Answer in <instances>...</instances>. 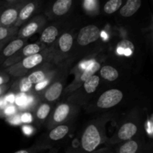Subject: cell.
<instances>
[{
    "label": "cell",
    "instance_id": "7",
    "mask_svg": "<svg viewBox=\"0 0 153 153\" xmlns=\"http://www.w3.org/2000/svg\"><path fill=\"white\" fill-rule=\"evenodd\" d=\"M19 10L14 7H9L0 11V27H10L16 22Z\"/></svg>",
    "mask_w": 153,
    "mask_h": 153
},
{
    "label": "cell",
    "instance_id": "9",
    "mask_svg": "<svg viewBox=\"0 0 153 153\" xmlns=\"http://www.w3.org/2000/svg\"><path fill=\"white\" fill-rule=\"evenodd\" d=\"M141 3L140 0H128L124 6L121 7L120 13L123 17H130L139 10Z\"/></svg>",
    "mask_w": 153,
    "mask_h": 153
},
{
    "label": "cell",
    "instance_id": "2",
    "mask_svg": "<svg viewBox=\"0 0 153 153\" xmlns=\"http://www.w3.org/2000/svg\"><path fill=\"white\" fill-rule=\"evenodd\" d=\"M102 136L98 127L94 124L89 125L82 136L81 146L86 152H92L101 144Z\"/></svg>",
    "mask_w": 153,
    "mask_h": 153
},
{
    "label": "cell",
    "instance_id": "33",
    "mask_svg": "<svg viewBox=\"0 0 153 153\" xmlns=\"http://www.w3.org/2000/svg\"><path fill=\"white\" fill-rule=\"evenodd\" d=\"M147 125H148V127H146V130L148 131V132L149 133V134H152V122H147Z\"/></svg>",
    "mask_w": 153,
    "mask_h": 153
},
{
    "label": "cell",
    "instance_id": "24",
    "mask_svg": "<svg viewBox=\"0 0 153 153\" xmlns=\"http://www.w3.org/2000/svg\"><path fill=\"white\" fill-rule=\"evenodd\" d=\"M15 27H0V43L7 42L16 32Z\"/></svg>",
    "mask_w": 153,
    "mask_h": 153
},
{
    "label": "cell",
    "instance_id": "15",
    "mask_svg": "<svg viewBox=\"0 0 153 153\" xmlns=\"http://www.w3.org/2000/svg\"><path fill=\"white\" fill-rule=\"evenodd\" d=\"M58 34V28L56 27L51 25V26L47 27L43 30L41 34L40 40L44 43H52L56 40V37Z\"/></svg>",
    "mask_w": 153,
    "mask_h": 153
},
{
    "label": "cell",
    "instance_id": "26",
    "mask_svg": "<svg viewBox=\"0 0 153 153\" xmlns=\"http://www.w3.org/2000/svg\"><path fill=\"white\" fill-rule=\"evenodd\" d=\"M51 111L50 105L48 104H42L41 105L39 106V108L37 110V113H36V116H37V119L40 120H43L47 117L49 115V112Z\"/></svg>",
    "mask_w": 153,
    "mask_h": 153
},
{
    "label": "cell",
    "instance_id": "30",
    "mask_svg": "<svg viewBox=\"0 0 153 153\" xmlns=\"http://www.w3.org/2000/svg\"><path fill=\"white\" fill-rule=\"evenodd\" d=\"M47 84H48V81L47 80L43 81V82H40V83H38V84H37V85H36L35 89L37 90V91H38V90H41L42 88H44L46 85H47Z\"/></svg>",
    "mask_w": 153,
    "mask_h": 153
},
{
    "label": "cell",
    "instance_id": "8",
    "mask_svg": "<svg viewBox=\"0 0 153 153\" xmlns=\"http://www.w3.org/2000/svg\"><path fill=\"white\" fill-rule=\"evenodd\" d=\"M137 131V127L133 123H124L122 126L120 128L117 132V138L121 140H127L131 139V137Z\"/></svg>",
    "mask_w": 153,
    "mask_h": 153
},
{
    "label": "cell",
    "instance_id": "29",
    "mask_svg": "<svg viewBox=\"0 0 153 153\" xmlns=\"http://www.w3.org/2000/svg\"><path fill=\"white\" fill-rule=\"evenodd\" d=\"M31 115L28 113H25L21 117V121L24 123H29L31 121Z\"/></svg>",
    "mask_w": 153,
    "mask_h": 153
},
{
    "label": "cell",
    "instance_id": "11",
    "mask_svg": "<svg viewBox=\"0 0 153 153\" xmlns=\"http://www.w3.org/2000/svg\"><path fill=\"white\" fill-rule=\"evenodd\" d=\"M70 112V106L68 104H61L56 108L53 114L52 120L55 123H61L67 119Z\"/></svg>",
    "mask_w": 153,
    "mask_h": 153
},
{
    "label": "cell",
    "instance_id": "39",
    "mask_svg": "<svg viewBox=\"0 0 153 153\" xmlns=\"http://www.w3.org/2000/svg\"><path fill=\"white\" fill-rule=\"evenodd\" d=\"M5 43H6V42H2V43H0V52H1V49H3V47H4V46Z\"/></svg>",
    "mask_w": 153,
    "mask_h": 153
},
{
    "label": "cell",
    "instance_id": "13",
    "mask_svg": "<svg viewBox=\"0 0 153 153\" xmlns=\"http://www.w3.org/2000/svg\"><path fill=\"white\" fill-rule=\"evenodd\" d=\"M35 8L36 4L34 2L28 3L22 8H21V10L19 11V13H18V17L16 21V25H21V22L28 19L32 14L33 12L34 11Z\"/></svg>",
    "mask_w": 153,
    "mask_h": 153
},
{
    "label": "cell",
    "instance_id": "5",
    "mask_svg": "<svg viewBox=\"0 0 153 153\" xmlns=\"http://www.w3.org/2000/svg\"><path fill=\"white\" fill-rule=\"evenodd\" d=\"M100 28L94 25L83 27L78 34V43L81 46H88L100 38Z\"/></svg>",
    "mask_w": 153,
    "mask_h": 153
},
{
    "label": "cell",
    "instance_id": "34",
    "mask_svg": "<svg viewBox=\"0 0 153 153\" xmlns=\"http://www.w3.org/2000/svg\"><path fill=\"white\" fill-rule=\"evenodd\" d=\"M23 131L25 134H29L32 132V128H31L30 126H24L23 127Z\"/></svg>",
    "mask_w": 153,
    "mask_h": 153
},
{
    "label": "cell",
    "instance_id": "4",
    "mask_svg": "<svg viewBox=\"0 0 153 153\" xmlns=\"http://www.w3.org/2000/svg\"><path fill=\"white\" fill-rule=\"evenodd\" d=\"M123 98V94L118 89H111L102 94L97 101V106L100 108L107 109L114 107L119 104Z\"/></svg>",
    "mask_w": 153,
    "mask_h": 153
},
{
    "label": "cell",
    "instance_id": "6",
    "mask_svg": "<svg viewBox=\"0 0 153 153\" xmlns=\"http://www.w3.org/2000/svg\"><path fill=\"white\" fill-rule=\"evenodd\" d=\"M25 43L24 39H16L7 43L0 52V62H4L5 58H9L23 47Z\"/></svg>",
    "mask_w": 153,
    "mask_h": 153
},
{
    "label": "cell",
    "instance_id": "37",
    "mask_svg": "<svg viewBox=\"0 0 153 153\" xmlns=\"http://www.w3.org/2000/svg\"><path fill=\"white\" fill-rule=\"evenodd\" d=\"M5 100H6V101H7V102H13L15 100L14 96H13V95H9V96H7V97H6Z\"/></svg>",
    "mask_w": 153,
    "mask_h": 153
},
{
    "label": "cell",
    "instance_id": "10",
    "mask_svg": "<svg viewBox=\"0 0 153 153\" xmlns=\"http://www.w3.org/2000/svg\"><path fill=\"white\" fill-rule=\"evenodd\" d=\"M63 91V85L56 82L49 86L44 94V98L48 102H54L58 100Z\"/></svg>",
    "mask_w": 153,
    "mask_h": 153
},
{
    "label": "cell",
    "instance_id": "27",
    "mask_svg": "<svg viewBox=\"0 0 153 153\" xmlns=\"http://www.w3.org/2000/svg\"><path fill=\"white\" fill-rule=\"evenodd\" d=\"M32 85L28 80H27L26 77H23L19 80V84H18V87H19V91L21 93H26L30 91Z\"/></svg>",
    "mask_w": 153,
    "mask_h": 153
},
{
    "label": "cell",
    "instance_id": "12",
    "mask_svg": "<svg viewBox=\"0 0 153 153\" xmlns=\"http://www.w3.org/2000/svg\"><path fill=\"white\" fill-rule=\"evenodd\" d=\"M72 0H58L52 6V12L57 16H63L69 11L71 7Z\"/></svg>",
    "mask_w": 153,
    "mask_h": 153
},
{
    "label": "cell",
    "instance_id": "14",
    "mask_svg": "<svg viewBox=\"0 0 153 153\" xmlns=\"http://www.w3.org/2000/svg\"><path fill=\"white\" fill-rule=\"evenodd\" d=\"M39 28H40V22L37 21H33V22H29L19 31L18 37H19V39L31 37L33 34H34L38 31Z\"/></svg>",
    "mask_w": 153,
    "mask_h": 153
},
{
    "label": "cell",
    "instance_id": "22",
    "mask_svg": "<svg viewBox=\"0 0 153 153\" xmlns=\"http://www.w3.org/2000/svg\"><path fill=\"white\" fill-rule=\"evenodd\" d=\"M100 82V79L98 76L94 75L84 82V88L88 94H93L95 92Z\"/></svg>",
    "mask_w": 153,
    "mask_h": 153
},
{
    "label": "cell",
    "instance_id": "17",
    "mask_svg": "<svg viewBox=\"0 0 153 153\" xmlns=\"http://www.w3.org/2000/svg\"><path fill=\"white\" fill-rule=\"evenodd\" d=\"M73 44V37L70 33H64L58 40V46L61 52H68L71 49Z\"/></svg>",
    "mask_w": 153,
    "mask_h": 153
},
{
    "label": "cell",
    "instance_id": "25",
    "mask_svg": "<svg viewBox=\"0 0 153 153\" xmlns=\"http://www.w3.org/2000/svg\"><path fill=\"white\" fill-rule=\"evenodd\" d=\"M122 0H110L107 1L104 6V11L108 14L115 13L122 5Z\"/></svg>",
    "mask_w": 153,
    "mask_h": 153
},
{
    "label": "cell",
    "instance_id": "28",
    "mask_svg": "<svg viewBox=\"0 0 153 153\" xmlns=\"http://www.w3.org/2000/svg\"><path fill=\"white\" fill-rule=\"evenodd\" d=\"M16 100V102L18 105H24L27 103V98L25 95H19L15 99Z\"/></svg>",
    "mask_w": 153,
    "mask_h": 153
},
{
    "label": "cell",
    "instance_id": "1",
    "mask_svg": "<svg viewBox=\"0 0 153 153\" xmlns=\"http://www.w3.org/2000/svg\"><path fill=\"white\" fill-rule=\"evenodd\" d=\"M47 52H40L31 56L26 57L23 58L22 61L10 67H7L5 71L13 76L19 77V76L24 75L28 72V70L35 68L38 65L43 63L45 60V58L47 55Z\"/></svg>",
    "mask_w": 153,
    "mask_h": 153
},
{
    "label": "cell",
    "instance_id": "23",
    "mask_svg": "<svg viewBox=\"0 0 153 153\" xmlns=\"http://www.w3.org/2000/svg\"><path fill=\"white\" fill-rule=\"evenodd\" d=\"M26 79L31 85H33V84L37 85V84L46 80V75L43 70H37V71L33 72L28 76H26Z\"/></svg>",
    "mask_w": 153,
    "mask_h": 153
},
{
    "label": "cell",
    "instance_id": "19",
    "mask_svg": "<svg viewBox=\"0 0 153 153\" xmlns=\"http://www.w3.org/2000/svg\"><path fill=\"white\" fill-rule=\"evenodd\" d=\"M100 76L104 79L113 82L119 77V72L111 66L106 65L100 69Z\"/></svg>",
    "mask_w": 153,
    "mask_h": 153
},
{
    "label": "cell",
    "instance_id": "21",
    "mask_svg": "<svg viewBox=\"0 0 153 153\" xmlns=\"http://www.w3.org/2000/svg\"><path fill=\"white\" fill-rule=\"evenodd\" d=\"M138 151V143L136 140H128L120 146L117 153H137Z\"/></svg>",
    "mask_w": 153,
    "mask_h": 153
},
{
    "label": "cell",
    "instance_id": "40",
    "mask_svg": "<svg viewBox=\"0 0 153 153\" xmlns=\"http://www.w3.org/2000/svg\"><path fill=\"white\" fill-rule=\"evenodd\" d=\"M1 87H0V94H1Z\"/></svg>",
    "mask_w": 153,
    "mask_h": 153
},
{
    "label": "cell",
    "instance_id": "3",
    "mask_svg": "<svg viewBox=\"0 0 153 153\" xmlns=\"http://www.w3.org/2000/svg\"><path fill=\"white\" fill-rule=\"evenodd\" d=\"M43 46L41 44H39V43H30V44L23 46L22 49L18 51L12 57L6 59L2 63V66L5 67H10V66L13 65L15 62L16 64V63L19 62V61H22L23 58H26V57L40 53V52L43 51Z\"/></svg>",
    "mask_w": 153,
    "mask_h": 153
},
{
    "label": "cell",
    "instance_id": "36",
    "mask_svg": "<svg viewBox=\"0 0 153 153\" xmlns=\"http://www.w3.org/2000/svg\"><path fill=\"white\" fill-rule=\"evenodd\" d=\"M10 123H13V124H18V123H19V122H20L21 120H19V117L16 116V117H13V119H12V120H10Z\"/></svg>",
    "mask_w": 153,
    "mask_h": 153
},
{
    "label": "cell",
    "instance_id": "16",
    "mask_svg": "<svg viewBox=\"0 0 153 153\" xmlns=\"http://www.w3.org/2000/svg\"><path fill=\"white\" fill-rule=\"evenodd\" d=\"M70 128L67 125H60L54 128L49 133V138L54 141H57L65 137L69 133Z\"/></svg>",
    "mask_w": 153,
    "mask_h": 153
},
{
    "label": "cell",
    "instance_id": "38",
    "mask_svg": "<svg viewBox=\"0 0 153 153\" xmlns=\"http://www.w3.org/2000/svg\"><path fill=\"white\" fill-rule=\"evenodd\" d=\"M5 104H6V100H4V99H1V100H0V108L4 107V106L5 105Z\"/></svg>",
    "mask_w": 153,
    "mask_h": 153
},
{
    "label": "cell",
    "instance_id": "32",
    "mask_svg": "<svg viewBox=\"0 0 153 153\" xmlns=\"http://www.w3.org/2000/svg\"><path fill=\"white\" fill-rule=\"evenodd\" d=\"M15 111H16L15 108L11 106V107H8L7 109H6L5 113L7 114H13L15 113Z\"/></svg>",
    "mask_w": 153,
    "mask_h": 153
},
{
    "label": "cell",
    "instance_id": "20",
    "mask_svg": "<svg viewBox=\"0 0 153 153\" xmlns=\"http://www.w3.org/2000/svg\"><path fill=\"white\" fill-rule=\"evenodd\" d=\"M100 64L99 62H93L92 64H90L85 71L83 72L82 75L80 76V82H85V81L88 80L91 77L95 75V73L98 71L100 69Z\"/></svg>",
    "mask_w": 153,
    "mask_h": 153
},
{
    "label": "cell",
    "instance_id": "31",
    "mask_svg": "<svg viewBox=\"0 0 153 153\" xmlns=\"http://www.w3.org/2000/svg\"><path fill=\"white\" fill-rule=\"evenodd\" d=\"M36 152H37L36 149H21L14 153H35Z\"/></svg>",
    "mask_w": 153,
    "mask_h": 153
},
{
    "label": "cell",
    "instance_id": "18",
    "mask_svg": "<svg viewBox=\"0 0 153 153\" xmlns=\"http://www.w3.org/2000/svg\"><path fill=\"white\" fill-rule=\"evenodd\" d=\"M117 51L120 55L130 56L134 51V46L130 40H123L117 46Z\"/></svg>",
    "mask_w": 153,
    "mask_h": 153
},
{
    "label": "cell",
    "instance_id": "35",
    "mask_svg": "<svg viewBox=\"0 0 153 153\" xmlns=\"http://www.w3.org/2000/svg\"><path fill=\"white\" fill-rule=\"evenodd\" d=\"M7 81V77H5V76H3V75H0V86L2 85L3 84L5 83Z\"/></svg>",
    "mask_w": 153,
    "mask_h": 153
}]
</instances>
